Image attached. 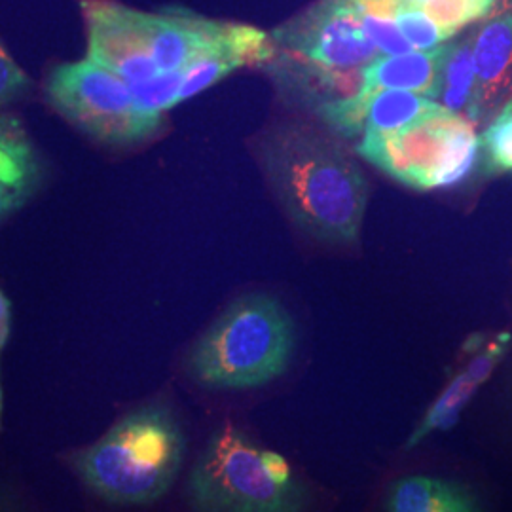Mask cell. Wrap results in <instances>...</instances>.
Masks as SVG:
<instances>
[{
    "label": "cell",
    "instance_id": "cell-1",
    "mask_svg": "<svg viewBox=\"0 0 512 512\" xmlns=\"http://www.w3.org/2000/svg\"><path fill=\"white\" fill-rule=\"evenodd\" d=\"M260 160L277 202L304 234L329 245L357 243L368 184L336 143L311 129H279L262 143Z\"/></svg>",
    "mask_w": 512,
    "mask_h": 512
},
{
    "label": "cell",
    "instance_id": "cell-2",
    "mask_svg": "<svg viewBox=\"0 0 512 512\" xmlns=\"http://www.w3.org/2000/svg\"><path fill=\"white\" fill-rule=\"evenodd\" d=\"M183 429L164 404L141 406L69 463L88 490L110 505H150L162 499L183 465Z\"/></svg>",
    "mask_w": 512,
    "mask_h": 512
},
{
    "label": "cell",
    "instance_id": "cell-3",
    "mask_svg": "<svg viewBox=\"0 0 512 512\" xmlns=\"http://www.w3.org/2000/svg\"><path fill=\"white\" fill-rule=\"evenodd\" d=\"M291 315L270 294H245L220 313L188 355L194 382L215 391L270 384L291 365Z\"/></svg>",
    "mask_w": 512,
    "mask_h": 512
},
{
    "label": "cell",
    "instance_id": "cell-4",
    "mask_svg": "<svg viewBox=\"0 0 512 512\" xmlns=\"http://www.w3.org/2000/svg\"><path fill=\"white\" fill-rule=\"evenodd\" d=\"M194 509L213 512H294L306 507L304 488L287 459L226 421L207 442L188 478Z\"/></svg>",
    "mask_w": 512,
    "mask_h": 512
},
{
    "label": "cell",
    "instance_id": "cell-5",
    "mask_svg": "<svg viewBox=\"0 0 512 512\" xmlns=\"http://www.w3.org/2000/svg\"><path fill=\"white\" fill-rule=\"evenodd\" d=\"M478 150L480 139L473 122L448 109L399 131H366L357 145V152L370 164L416 190L465 181L475 167Z\"/></svg>",
    "mask_w": 512,
    "mask_h": 512
},
{
    "label": "cell",
    "instance_id": "cell-6",
    "mask_svg": "<svg viewBox=\"0 0 512 512\" xmlns=\"http://www.w3.org/2000/svg\"><path fill=\"white\" fill-rule=\"evenodd\" d=\"M46 101L71 126L105 147H133L162 128V114L139 105L124 78L90 57L59 63L44 84Z\"/></svg>",
    "mask_w": 512,
    "mask_h": 512
},
{
    "label": "cell",
    "instance_id": "cell-7",
    "mask_svg": "<svg viewBox=\"0 0 512 512\" xmlns=\"http://www.w3.org/2000/svg\"><path fill=\"white\" fill-rule=\"evenodd\" d=\"M272 38L279 48L334 71L365 69L382 55L348 0H319L304 16L279 27Z\"/></svg>",
    "mask_w": 512,
    "mask_h": 512
},
{
    "label": "cell",
    "instance_id": "cell-8",
    "mask_svg": "<svg viewBox=\"0 0 512 512\" xmlns=\"http://www.w3.org/2000/svg\"><path fill=\"white\" fill-rule=\"evenodd\" d=\"M88 57L131 84L162 73L148 44L145 12L114 0H82Z\"/></svg>",
    "mask_w": 512,
    "mask_h": 512
},
{
    "label": "cell",
    "instance_id": "cell-9",
    "mask_svg": "<svg viewBox=\"0 0 512 512\" xmlns=\"http://www.w3.org/2000/svg\"><path fill=\"white\" fill-rule=\"evenodd\" d=\"M475 95L469 122L494 116L512 95V14L490 16L475 35Z\"/></svg>",
    "mask_w": 512,
    "mask_h": 512
},
{
    "label": "cell",
    "instance_id": "cell-10",
    "mask_svg": "<svg viewBox=\"0 0 512 512\" xmlns=\"http://www.w3.org/2000/svg\"><path fill=\"white\" fill-rule=\"evenodd\" d=\"M46 164L16 114L0 112V224L35 198Z\"/></svg>",
    "mask_w": 512,
    "mask_h": 512
},
{
    "label": "cell",
    "instance_id": "cell-11",
    "mask_svg": "<svg viewBox=\"0 0 512 512\" xmlns=\"http://www.w3.org/2000/svg\"><path fill=\"white\" fill-rule=\"evenodd\" d=\"M450 44L433 50H412L408 54L380 55L365 67L366 92L403 90L421 93L437 101L440 73Z\"/></svg>",
    "mask_w": 512,
    "mask_h": 512
},
{
    "label": "cell",
    "instance_id": "cell-12",
    "mask_svg": "<svg viewBox=\"0 0 512 512\" xmlns=\"http://www.w3.org/2000/svg\"><path fill=\"white\" fill-rule=\"evenodd\" d=\"M391 512H471L478 509L476 497L450 480L431 476H404L385 497Z\"/></svg>",
    "mask_w": 512,
    "mask_h": 512
},
{
    "label": "cell",
    "instance_id": "cell-13",
    "mask_svg": "<svg viewBox=\"0 0 512 512\" xmlns=\"http://www.w3.org/2000/svg\"><path fill=\"white\" fill-rule=\"evenodd\" d=\"M442 109L446 107H442L435 99L425 97L421 93L403 92V90L370 92L366 99L363 133L399 131Z\"/></svg>",
    "mask_w": 512,
    "mask_h": 512
},
{
    "label": "cell",
    "instance_id": "cell-14",
    "mask_svg": "<svg viewBox=\"0 0 512 512\" xmlns=\"http://www.w3.org/2000/svg\"><path fill=\"white\" fill-rule=\"evenodd\" d=\"M475 35L450 42L448 54L440 73V105L461 116H469L475 95V63H473ZM469 120V118H467Z\"/></svg>",
    "mask_w": 512,
    "mask_h": 512
},
{
    "label": "cell",
    "instance_id": "cell-15",
    "mask_svg": "<svg viewBox=\"0 0 512 512\" xmlns=\"http://www.w3.org/2000/svg\"><path fill=\"white\" fill-rule=\"evenodd\" d=\"M478 387L480 385L467 374V370L456 374L454 380L440 393L439 399L425 412L418 427L412 431L406 440V448L418 446L421 440L437 431H450L458 423L465 406L473 401Z\"/></svg>",
    "mask_w": 512,
    "mask_h": 512
},
{
    "label": "cell",
    "instance_id": "cell-16",
    "mask_svg": "<svg viewBox=\"0 0 512 512\" xmlns=\"http://www.w3.org/2000/svg\"><path fill=\"white\" fill-rule=\"evenodd\" d=\"M495 0H423L418 4L442 29L456 35L476 19L488 18Z\"/></svg>",
    "mask_w": 512,
    "mask_h": 512
},
{
    "label": "cell",
    "instance_id": "cell-17",
    "mask_svg": "<svg viewBox=\"0 0 512 512\" xmlns=\"http://www.w3.org/2000/svg\"><path fill=\"white\" fill-rule=\"evenodd\" d=\"M181 86H183V71H173V73H160L139 84H131V90L143 109L164 114L165 110L179 105Z\"/></svg>",
    "mask_w": 512,
    "mask_h": 512
},
{
    "label": "cell",
    "instance_id": "cell-18",
    "mask_svg": "<svg viewBox=\"0 0 512 512\" xmlns=\"http://www.w3.org/2000/svg\"><path fill=\"white\" fill-rule=\"evenodd\" d=\"M397 25L403 31L404 37L414 46V50H433L444 44L448 38L454 37L446 29H442L439 23L429 18L421 8L412 6L403 10L397 18Z\"/></svg>",
    "mask_w": 512,
    "mask_h": 512
},
{
    "label": "cell",
    "instance_id": "cell-19",
    "mask_svg": "<svg viewBox=\"0 0 512 512\" xmlns=\"http://www.w3.org/2000/svg\"><path fill=\"white\" fill-rule=\"evenodd\" d=\"M480 150L488 171H512V122L492 120L480 137Z\"/></svg>",
    "mask_w": 512,
    "mask_h": 512
},
{
    "label": "cell",
    "instance_id": "cell-20",
    "mask_svg": "<svg viewBox=\"0 0 512 512\" xmlns=\"http://www.w3.org/2000/svg\"><path fill=\"white\" fill-rule=\"evenodd\" d=\"M361 21H363L366 35L376 44L380 54L401 55L414 50V46L408 42V38L404 37L395 19L361 16Z\"/></svg>",
    "mask_w": 512,
    "mask_h": 512
},
{
    "label": "cell",
    "instance_id": "cell-21",
    "mask_svg": "<svg viewBox=\"0 0 512 512\" xmlns=\"http://www.w3.org/2000/svg\"><path fill=\"white\" fill-rule=\"evenodd\" d=\"M33 90V80L18 65L0 40V109Z\"/></svg>",
    "mask_w": 512,
    "mask_h": 512
},
{
    "label": "cell",
    "instance_id": "cell-22",
    "mask_svg": "<svg viewBox=\"0 0 512 512\" xmlns=\"http://www.w3.org/2000/svg\"><path fill=\"white\" fill-rule=\"evenodd\" d=\"M511 336L503 334L499 336L495 342H492L488 349L480 355H476L475 359L467 366V374L475 380L476 384L482 385L495 370V366L499 365V361L503 359V355L507 353V346H509Z\"/></svg>",
    "mask_w": 512,
    "mask_h": 512
},
{
    "label": "cell",
    "instance_id": "cell-23",
    "mask_svg": "<svg viewBox=\"0 0 512 512\" xmlns=\"http://www.w3.org/2000/svg\"><path fill=\"white\" fill-rule=\"evenodd\" d=\"M361 16L395 19L406 8L416 6L414 0H348Z\"/></svg>",
    "mask_w": 512,
    "mask_h": 512
},
{
    "label": "cell",
    "instance_id": "cell-24",
    "mask_svg": "<svg viewBox=\"0 0 512 512\" xmlns=\"http://www.w3.org/2000/svg\"><path fill=\"white\" fill-rule=\"evenodd\" d=\"M12 330V304L0 287V429L4 418V384H2V355Z\"/></svg>",
    "mask_w": 512,
    "mask_h": 512
},
{
    "label": "cell",
    "instance_id": "cell-25",
    "mask_svg": "<svg viewBox=\"0 0 512 512\" xmlns=\"http://www.w3.org/2000/svg\"><path fill=\"white\" fill-rule=\"evenodd\" d=\"M501 14H512V0H495L490 16H501Z\"/></svg>",
    "mask_w": 512,
    "mask_h": 512
},
{
    "label": "cell",
    "instance_id": "cell-26",
    "mask_svg": "<svg viewBox=\"0 0 512 512\" xmlns=\"http://www.w3.org/2000/svg\"><path fill=\"white\" fill-rule=\"evenodd\" d=\"M494 120H503V122H512V95L505 101V105L495 114Z\"/></svg>",
    "mask_w": 512,
    "mask_h": 512
}]
</instances>
